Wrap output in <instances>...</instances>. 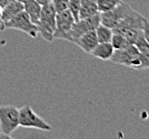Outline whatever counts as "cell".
<instances>
[{"label":"cell","mask_w":149,"mask_h":139,"mask_svg":"<svg viewBox=\"0 0 149 139\" xmlns=\"http://www.w3.org/2000/svg\"><path fill=\"white\" fill-rule=\"evenodd\" d=\"M56 13L57 12L52 2L42 6L37 26L41 37L47 42H53L55 40L54 32L56 29Z\"/></svg>","instance_id":"3"},{"label":"cell","mask_w":149,"mask_h":139,"mask_svg":"<svg viewBox=\"0 0 149 139\" xmlns=\"http://www.w3.org/2000/svg\"><path fill=\"white\" fill-rule=\"evenodd\" d=\"M111 44L113 45L114 49H123V48L130 46L131 43H130L122 34L113 33L112 40H111Z\"/></svg>","instance_id":"16"},{"label":"cell","mask_w":149,"mask_h":139,"mask_svg":"<svg viewBox=\"0 0 149 139\" xmlns=\"http://www.w3.org/2000/svg\"><path fill=\"white\" fill-rule=\"evenodd\" d=\"M137 49L139 50V53L143 55H146V56H149V43L145 40L144 35L139 37L136 42L134 43Z\"/></svg>","instance_id":"19"},{"label":"cell","mask_w":149,"mask_h":139,"mask_svg":"<svg viewBox=\"0 0 149 139\" xmlns=\"http://www.w3.org/2000/svg\"><path fill=\"white\" fill-rule=\"evenodd\" d=\"M95 33H97L99 43H106V42H111L114 32L111 28L100 24L98 27L95 28Z\"/></svg>","instance_id":"15"},{"label":"cell","mask_w":149,"mask_h":139,"mask_svg":"<svg viewBox=\"0 0 149 139\" xmlns=\"http://www.w3.org/2000/svg\"><path fill=\"white\" fill-rule=\"evenodd\" d=\"M19 126L45 132L52 131V126L40 115H38V113H36V111L29 105H26L19 109Z\"/></svg>","instance_id":"6"},{"label":"cell","mask_w":149,"mask_h":139,"mask_svg":"<svg viewBox=\"0 0 149 139\" xmlns=\"http://www.w3.org/2000/svg\"><path fill=\"white\" fill-rule=\"evenodd\" d=\"M109 61L134 70H144L142 54L134 44H131L123 49H115Z\"/></svg>","instance_id":"2"},{"label":"cell","mask_w":149,"mask_h":139,"mask_svg":"<svg viewBox=\"0 0 149 139\" xmlns=\"http://www.w3.org/2000/svg\"><path fill=\"white\" fill-rule=\"evenodd\" d=\"M12 1H14V0H0V7L4 8L6 6H8L9 3H11Z\"/></svg>","instance_id":"22"},{"label":"cell","mask_w":149,"mask_h":139,"mask_svg":"<svg viewBox=\"0 0 149 139\" xmlns=\"http://www.w3.org/2000/svg\"><path fill=\"white\" fill-rule=\"evenodd\" d=\"M9 139V138H11L10 136H7V135H4V134H2V133L0 132V139Z\"/></svg>","instance_id":"24"},{"label":"cell","mask_w":149,"mask_h":139,"mask_svg":"<svg viewBox=\"0 0 149 139\" xmlns=\"http://www.w3.org/2000/svg\"><path fill=\"white\" fill-rule=\"evenodd\" d=\"M114 47L111 44V42H106V43H98L90 54L95 58H99L101 60H109L112 57L113 53H114Z\"/></svg>","instance_id":"12"},{"label":"cell","mask_w":149,"mask_h":139,"mask_svg":"<svg viewBox=\"0 0 149 139\" xmlns=\"http://www.w3.org/2000/svg\"><path fill=\"white\" fill-rule=\"evenodd\" d=\"M99 25H100V13L95 14L93 16L81 18V19L74 21V24L68 34L67 41L74 43L78 37H81L84 33L88 32V31L95 30V28L98 27Z\"/></svg>","instance_id":"7"},{"label":"cell","mask_w":149,"mask_h":139,"mask_svg":"<svg viewBox=\"0 0 149 139\" xmlns=\"http://www.w3.org/2000/svg\"><path fill=\"white\" fill-rule=\"evenodd\" d=\"M131 10L132 8L122 1L121 3H119L117 7H115L112 10L100 13V24L113 29L122 21V18Z\"/></svg>","instance_id":"8"},{"label":"cell","mask_w":149,"mask_h":139,"mask_svg":"<svg viewBox=\"0 0 149 139\" xmlns=\"http://www.w3.org/2000/svg\"><path fill=\"white\" fill-rule=\"evenodd\" d=\"M23 4H24V11L28 14V16L30 17L31 21L33 24L38 25L42 6L36 0H26Z\"/></svg>","instance_id":"13"},{"label":"cell","mask_w":149,"mask_h":139,"mask_svg":"<svg viewBox=\"0 0 149 139\" xmlns=\"http://www.w3.org/2000/svg\"><path fill=\"white\" fill-rule=\"evenodd\" d=\"M19 126V109L15 106H0V132L7 136Z\"/></svg>","instance_id":"5"},{"label":"cell","mask_w":149,"mask_h":139,"mask_svg":"<svg viewBox=\"0 0 149 139\" xmlns=\"http://www.w3.org/2000/svg\"><path fill=\"white\" fill-rule=\"evenodd\" d=\"M17 1H19V2H23V3H24L26 0H17Z\"/></svg>","instance_id":"26"},{"label":"cell","mask_w":149,"mask_h":139,"mask_svg":"<svg viewBox=\"0 0 149 139\" xmlns=\"http://www.w3.org/2000/svg\"><path fill=\"white\" fill-rule=\"evenodd\" d=\"M24 11V4L23 2H19L17 0H14L11 3L2 8V16H1V24L7 23L13 17H15L18 13ZM1 26V25H0Z\"/></svg>","instance_id":"11"},{"label":"cell","mask_w":149,"mask_h":139,"mask_svg":"<svg viewBox=\"0 0 149 139\" xmlns=\"http://www.w3.org/2000/svg\"><path fill=\"white\" fill-rule=\"evenodd\" d=\"M144 21L145 17L132 9L112 30L114 33L122 34L131 44H134L136 40L143 35Z\"/></svg>","instance_id":"1"},{"label":"cell","mask_w":149,"mask_h":139,"mask_svg":"<svg viewBox=\"0 0 149 139\" xmlns=\"http://www.w3.org/2000/svg\"><path fill=\"white\" fill-rule=\"evenodd\" d=\"M74 43L77 45L81 49H83L85 53L90 54V53L92 51V49H93L99 43L98 37H97V33H95V30L88 31V32L84 33L81 37H78Z\"/></svg>","instance_id":"10"},{"label":"cell","mask_w":149,"mask_h":139,"mask_svg":"<svg viewBox=\"0 0 149 139\" xmlns=\"http://www.w3.org/2000/svg\"><path fill=\"white\" fill-rule=\"evenodd\" d=\"M1 16H2V8L0 7V25H1ZM1 30V29H0Z\"/></svg>","instance_id":"25"},{"label":"cell","mask_w":149,"mask_h":139,"mask_svg":"<svg viewBox=\"0 0 149 139\" xmlns=\"http://www.w3.org/2000/svg\"><path fill=\"white\" fill-rule=\"evenodd\" d=\"M0 29H15L22 32H25L31 37H37L39 34V29L36 24L31 21L30 17L25 11H22L15 17L10 19L7 23H3L0 26Z\"/></svg>","instance_id":"4"},{"label":"cell","mask_w":149,"mask_h":139,"mask_svg":"<svg viewBox=\"0 0 149 139\" xmlns=\"http://www.w3.org/2000/svg\"><path fill=\"white\" fill-rule=\"evenodd\" d=\"M143 35H144L146 41L149 43V21L146 18L144 21V27H143Z\"/></svg>","instance_id":"21"},{"label":"cell","mask_w":149,"mask_h":139,"mask_svg":"<svg viewBox=\"0 0 149 139\" xmlns=\"http://www.w3.org/2000/svg\"><path fill=\"white\" fill-rule=\"evenodd\" d=\"M122 0H97L99 13L106 12L117 7L119 3H121Z\"/></svg>","instance_id":"17"},{"label":"cell","mask_w":149,"mask_h":139,"mask_svg":"<svg viewBox=\"0 0 149 139\" xmlns=\"http://www.w3.org/2000/svg\"><path fill=\"white\" fill-rule=\"evenodd\" d=\"M69 0H52V4L54 6L56 12H60L65 9H68Z\"/></svg>","instance_id":"20"},{"label":"cell","mask_w":149,"mask_h":139,"mask_svg":"<svg viewBox=\"0 0 149 139\" xmlns=\"http://www.w3.org/2000/svg\"><path fill=\"white\" fill-rule=\"evenodd\" d=\"M74 21V17L68 9L57 12L56 13V29L54 32V39L67 40L68 34L71 30Z\"/></svg>","instance_id":"9"},{"label":"cell","mask_w":149,"mask_h":139,"mask_svg":"<svg viewBox=\"0 0 149 139\" xmlns=\"http://www.w3.org/2000/svg\"><path fill=\"white\" fill-rule=\"evenodd\" d=\"M37 2L41 4V6H44V4H47V3H51L52 0H36Z\"/></svg>","instance_id":"23"},{"label":"cell","mask_w":149,"mask_h":139,"mask_svg":"<svg viewBox=\"0 0 149 139\" xmlns=\"http://www.w3.org/2000/svg\"><path fill=\"white\" fill-rule=\"evenodd\" d=\"M99 13L97 0H81V8H79V19L86 17L93 16Z\"/></svg>","instance_id":"14"},{"label":"cell","mask_w":149,"mask_h":139,"mask_svg":"<svg viewBox=\"0 0 149 139\" xmlns=\"http://www.w3.org/2000/svg\"><path fill=\"white\" fill-rule=\"evenodd\" d=\"M79 8H81V0H69L68 1V10L74 17L75 21L79 19Z\"/></svg>","instance_id":"18"}]
</instances>
